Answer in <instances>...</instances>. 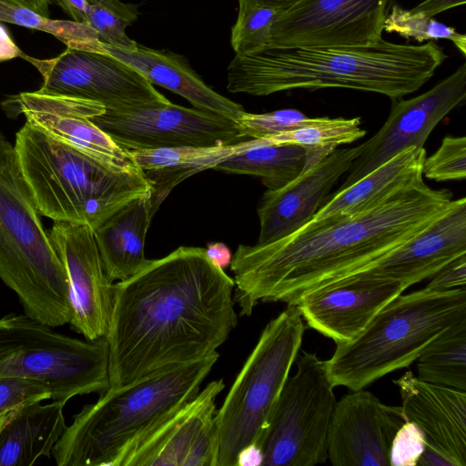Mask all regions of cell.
Listing matches in <instances>:
<instances>
[{
  "instance_id": "cell-1",
  "label": "cell",
  "mask_w": 466,
  "mask_h": 466,
  "mask_svg": "<svg viewBox=\"0 0 466 466\" xmlns=\"http://www.w3.org/2000/svg\"><path fill=\"white\" fill-rule=\"evenodd\" d=\"M234 287L205 248L185 246L115 283L106 335L109 388L216 353L238 324Z\"/></svg>"
},
{
  "instance_id": "cell-2",
  "label": "cell",
  "mask_w": 466,
  "mask_h": 466,
  "mask_svg": "<svg viewBox=\"0 0 466 466\" xmlns=\"http://www.w3.org/2000/svg\"><path fill=\"white\" fill-rule=\"evenodd\" d=\"M452 197L420 175L357 216L267 245L240 244L230 263L239 315H251L259 301L297 305L309 292L358 273L425 229Z\"/></svg>"
},
{
  "instance_id": "cell-3",
  "label": "cell",
  "mask_w": 466,
  "mask_h": 466,
  "mask_svg": "<svg viewBox=\"0 0 466 466\" xmlns=\"http://www.w3.org/2000/svg\"><path fill=\"white\" fill-rule=\"evenodd\" d=\"M446 58L434 41L414 46L381 38L369 46L272 48L236 54L227 69V89L263 96L340 87L393 100L419 90Z\"/></svg>"
},
{
  "instance_id": "cell-4",
  "label": "cell",
  "mask_w": 466,
  "mask_h": 466,
  "mask_svg": "<svg viewBox=\"0 0 466 466\" xmlns=\"http://www.w3.org/2000/svg\"><path fill=\"white\" fill-rule=\"evenodd\" d=\"M219 358L147 376L100 393L75 415L52 450L58 466H117L142 437L191 400Z\"/></svg>"
},
{
  "instance_id": "cell-5",
  "label": "cell",
  "mask_w": 466,
  "mask_h": 466,
  "mask_svg": "<svg viewBox=\"0 0 466 466\" xmlns=\"http://www.w3.org/2000/svg\"><path fill=\"white\" fill-rule=\"evenodd\" d=\"M15 149L40 215L96 228L129 201L151 195L153 182L139 167L107 165L28 124Z\"/></svg>"
},
{
  "instance_id": "cell-6",
  "label": "cell",
  "mask_w": 466,
  "mask_h": 466,
  "mask_svg": "<svg viewBox=\"0 0 466 466\" xmlns=\"http://www.w3.org/2000/svg\"><path fill=\"white\" fill-rule=\"evenodd\" d=\"M0 279L25 314L52 328L69 323L68 277L40 219L15 146L0 131Z\"/></svg>"
},
{
  "instance_id": "cell-7",
  "label": "cell",
  "mask_w": 466,
  "mask_h": 466,
  "mask_svg": "<svg viewBox=\"0 0 466 466\" xmlns=\"http://www.w3.org/2000/svg\"><path fill=\"white\" fill-rule=\"evenodd\" d=\"M466 319V289H422L388 303L351 342L336 346L327 369L334 386L350 390L417 360L427 347Z\"/></svg>"
},
{
  "instance_id": "cell-8",
  "label": "cell",
  "mask_w": 466,
  "mask_h": 466,
  "mask_svg": "<svg viewBox=\"0 0 466 466\" xmlns=\"http://www.w3.org/2000/svg\"><path fill=\"white\" fill-rule=\"evenodd\" d=\"M304 332L297 305H288L263 329L216 412V466H236L238 452L259 441L299 355Z\"/></svg>"
},
{
  "instance_id": "cell-9",
  "label": "cell",
  "mask_w": 466,
  "mask_h": 466,
  "mask_svg": "<svg viewBox=\"0 0 466 466\" xmlns=\"http://www.w3.org/2000/svg\"><path fill=\"white\" fill-rule=\"evenodd\" d=\"M0 377L39 381L53 400L65 404L75 396L102 393L110 387L106 337L82 340L25 313H10L0 319Z\"/></svg>"
},
{
  "instance_id": "cell-10",
  "label": "cell",
  "mask_w": 466,
  "mask_h": 466,
  "mask_svg": "<svg viewBox=\"0 0 466 466\" xmlns=\"http://www.w3.org/2000/svg\"><path fill=\"white\" fill-rule=\"evenodd\" d=\"M326 360L316 353L298 355L269 423L258 441L262 466H315L328 460V431L336 403Z\"/></svg>"
},
{
  "instance_id": "cell-11",
  "label": "cell",
  "mask_w": 466,
  "mask_h": 466,
  "mask_svg": "<svg viewBox=\"0 0 466 466\" xmlns=\"http://www.w3.org/2000/svg\"><path fill=\"white\" fill-rule=\"evenodd\" d=\"M41 74L40 93L92 100L106 112L160 106L170 101L137 70L107 53L66 47L53 58L40 59L23 53Z\"/></svg>"
},
{
  "instance_id": "cell-12",
  "label": "cell",
  "mask_w": 466,
  "mask_h": 466,
  "mask_svg": "<svg viewBox=\"0 0 466 466\" xmlns=\"http://www.w3.org/2000/svg\"><path fill=\"white\" fill-rule=\"evenodd\" d=\"M92 121L126 150L216 147L248 139L231 119L171 102L105 112Z\"/></svg>"
},
{
  "instance_id": "cell-13",
  "label": "cell",
  "mask_w": 466,
  "mask_h": 466,
  "mask_svg": "<svg viewBox=\"0 0 466 466\" xmlns=\"http://www.w3.org/2000/svg\"><path fill=\"white\" fill-rule=\"evenodd\" d=\"M390 1L300 0L279 12L267 49L375 44L382 38Z\"/></svg>"
},
{
  "instance_id": "cell-14",
  "label": "cell",
  "mask_w": 466,
  "mask_h": 466,
  "mask_svg": "<svg viewBox=\"0 0 466 466\" xmlns=\"http://www.w3.org/2000/svg\"><path fill=\"white\" fill-rule=\"evenodd\" d=\"M466 98V64L430 90L410 99H393L380 129L359 145L360 153L348 170L347 187L401 151L424 144L434 127Z\"/></svg>"
},
{
  "instance_id": "cell-15",
  "label": "cell",
  "mask_w": 466,
  "mask_h": 466,
  "mask_svg": "<svg viewBox=\"0 0 466 466\" xmlns=\"http://www.w3.org/2000/svg\"><path fill=\"white\" fill-rule=\"evenodd\" d=\"M224 387L222 379L210 381L136 442L117 466H216V399Z\"/></svg>"
},
{
  "instance_id": "cell-16",
  "label": "cell",
  "mask_w": 466,
  "mask_h": 466,
  "mask_svg": "<svg viewBox=\"0 0 466 466\" xmlns=\"http://www.w3.org/2000/svg\"><path fill=\"white\" fill-rule=\"evenodd\" d=\"M48 233L68 277L71 329L88 340L106 337L114 283L106 272L93 229L87 225L54 221Z\"/></svg>"
},
{
  "instance_id": "cell-17",
  "label": "cell",
  "mask_w": 466,
  "mask_h": 466,
  "mask_svg": "<svg viewBox=\"0 0 466 466\" xmlns=\"http://www.w3.org/2000/svg\"><path fill=\"white\" fill-rule=\"evenodd\" d=\"M401 406L382 403L364 389L336 401L328 431V460L334 466H389L390 449L406 422Z\"/></svg>"
},
{
  "instance_id": "cell-18",
  "label": "cell",
  "mask_w": 466,
  "mask_h": 466,
  "mask_svg": "<svg viewBox=\"0 0 466 466\" xmlns=\"http://www.w3.org/2000/svg\"><path fill=\"white\" fill-rule=\"evenodd\" d=\"M3 107L6 114H24L28 124L107 165L137 167L128 151L93 123L106 112L100 103L35 91L7 99Z\"/></svg>"
},
{
  "instance_id": "cell-19",
  "label": "cell",
  "mask_w": 466,
  "mask_h": 466,
  "mask_svg": "<svg viewBox=\"0 0 466 466\" xmlns=\"http://www.w3.org/2000/svg\"><path fill=\"white\" fill-rule=\"evenodd\" d=\"M407 287L399 281L351 275L303 296L297 307L309 327L336 346L354 340Z\"/></svg>"
},
{
  "instance_id": "cell-20",
  "label": "cell",
  "mask_w": 466,
  "mask_h": 466,
  "mask_svg": "<svg viewBox=\"0 0 466 466\" xmlns=\"http://www.w3.org/2000/svg\"><path fill=\"white\" fill-rule=\"evenodd\" d=\"M360 153L359 145L332 153L277 189H268L258 208L257 245H267L302 228L328 201L331 190Z\"/></svg>"
},
{
  "instance_id": "cell-21",
  "label": "cell",
  "mask_w": 466,
  "mask_h": 466,
  "mask_svg": "<svg viewBox=\"0 0 466 466\" xmlns=\"http://www.w3.org/2000/svg\"><path fill=\"white\" fill-rule=\"evenodd\" d=\"M464 255L466 198L462 197L452 199L444 211L414 238L352 275L399 281L408 289Z\"/></svg>"
},
{
  "instance_id": "cell-22",
  "label": "cell",
  "mask_w": 466,
  "mask_h": 466,
  "mask_svg": "<svg viewBox=\"0 0 466 466\" xmlns=\"http://www.w3.org/2000/svg\"><path fill=\"white\" fill-rule=\"evenodd\" d=\"M407 421L425 434L426 446L451 466H466V391L420 380L411 371L393 380Z\"/></svg>"
},
{
  "instance_id": "cell-23",
  "label": "cell",
  "mask_w": 466,
  "mask_h": 466,
  "mask_svg": "<svg viewBox=\"0 0 466 466\" xmlns=\"http://www.w3.org/2000/svg\"><path fill=\"white\" fill-rule=\"evenodd\" d=\"M107 54L129 66L149 83L164 87L187 99L194 107L237 121L243 106L209 87L192 69L187 58L167 50H158L137 43L133 50L105 44Z\"/></svg>"
},
{
  "instance_id": "cell-24",
  "label": "cell",
  "mask_w": 466,
  "mask_h": 466,
  "mask_svg": "<svg viewBox=\"0 0 466 466\" xmlns=\"http://www.w3.org/2000/svg\"><path fill=\"white\" fill-rule=\"evenodd\" d=\"M425 157L424 147H410L401 151L354 184L331 194L299 229L335 223L377 206L391 193L422 175Z\"/></svg>"
},
{
  "instance_id": "cell-25",
  "label": "cell",
  "mask_w": 466,
  "mask_h": 466,
  "mask_svg": "<svg viewBox=\"0 0 466 466\" xmlns=\"http://www.w3.org/2000/svg\"><path fill=\"white\" fill-rule=\"evenodd\" d=\"M161 203L153 192L135 198L93 229L110 280H126L149 261L145 257V239L152 217Z\"/></svg>"
},
{
  "instance_id": "cell-26",
  "label": "cell",
  "mask_w": 466,
  "mask_h": 466,
  "mask_svg": "<svg viewBox=\"0 0 466 466\" xmlns=\"http://www.w3.org/2000/svg\"><path fill=\"white\" fill-rule=\"evenodd\" d=\"M64 402L35 401L0 417V466H31L52 450L66 429Z\"/></svg>"
},
{
  "instance_id": "cell-27",
  "label": "cell",
  "mask_w": 466,
  "mask_h": 466,
  "mask_svg": "<svg viewBox=\"0 0 466 466\" xmlns=\"http://www.w3.org/2000/svg\"><path fill=\"white\" fill-rule=\"evenodd\" d=\"M256 145L255 139L216 147H177L127 150L133 162L165 196L188 177L213 169L218 163Z\"/></svg>"
},
{
  "instance_id": "cell-28",
  "label": "cell",
  "mask_w": 466,
  "mask_h": 466,
  "mask_svg": "<svg viewBox=\"0 0 466 466\" xmlns=\"http://www.w3.org/2000/svg\"><path fill=\"white\" fill-rule=\"evenodd\" d=\"M256 139V138H254ZM309 151L296 145H256L218 163V171L258 177L268 189L279 188L309 168Z\"/></svg>"
},
{
  "instance_id": "cell-29",
  "label": "cell",
  "mask_w": 466,
  "mask_h": 466,
  "mask_svg": "<svg viewBox=\"0 0 466 466\" xmlns=\"http://www.w3.org/2000/svg\"><path fill=\"white\" fill-rule=\"evenodd\" d=\"M417 360L420 380L466 391V319L441 333Z\"/></svg>"
},
{
  "instance_id": "cell-30",
  "label": "cell",
  "mask_w": 466,
  "mask_h": 466,
  "mask_svg": "<svg viewBox=\"0 0 466 466\" xmlns=\"http://www.w3.org/2000/svg\"><path fill=\"white\" fill-rule=\"evenodd\" d=\"M0 22L51 34L66 44V47L106 53L105 44L89 25L75 21L51 19L8 0H0Z\"/></svg>"
},
{
  "instance_id": "cell-31",
  "label": "cell",
  "mask_w": 466,
  "mask_h": 466,
  "mask_svg": "<svg viewBox=\"0 0 466 466\" xmlns=\"http://www.w3.org/2000/svg\"><path fill=\"white\" fill-rule=\"evenodd\" d=\"M86 25L108 46L133 50L137 43L127 36L126 29L137 20V5L120 0H87Z\"/></svg>"
},
{
  "instance_id": "cell-32",
  "label": "cell",
  "mask_w": 466,
  "mask_h": 466,
  "mask_svg": "<svg viewBox=\"0 0 466 466\" xmlns=\"http://www.w3.org/2000/svg\"><path fill=\"white\" fill-rule=\"evenodd\" d=\"M383 30L396 33L407 39L418 42L434 39L451 41L461 53L466 55V35L458 33L455 28L448 26L432 17H427L410 10H405L398 5H391L384 22Z\"/></svg>"
},
{
  "instance_id": "cell-33",
  "label": "cell",
  "mask_w": 466,
  "mask_h": 466,
  "mask_svg": "<svg viewBox=\"0 0 466 466\" xmlns=\"http://www.w3.org/2000/svg\"><path fill=\"white\" fill-rule=\"evenodd\" d=\"M279 12L271 7L238 3V15L230 35L235 53L248 55L267 49L270 28Z\"/></svg>"
},
{
  "instance_id": "cell-34",
  "label": "cell",
  "mask_w": 466,
  "mask_h": 466,
  "mask_svg": "<svg viewBox=\"0 0 466 466\" xmlns=\"http://www.w3.org/2000/svg\"><path fill=\"white\" fill-rule=\"evenodd\" d=\"M422 175L435 181L462 180L466 177V137H445L439 148L425 157Z\"/></svg>"
},
{
  "instance_id": "cell-35",
  "label": "cell",
  "mask_w": 466,
  "mask_h": 466,
  "mask_svg": "<svg viewBox=\"0 0 466 466\" xmlns=\"http://www.w3.org/2000/svg\"><path fill=\"white\" fill-rule=\"evenodd\" d=\"M314 119L297 109H279L260 114L245 111L236 124L244 137L253 139L293 130Z\"/></svg>"
},
{
  "instance_id": "cell-36",
  "label": "cell",
  "mask_w": 466,
  "mask_h": 466,
  "mask_svg": "<svg viewBox=\"0 0 466 466\" xmlns=\"http://www.w3.org/2000/svg\"><path fill=\"white\" fill-rule=\"evenodd\" d=\"M41 382L19 377H0V417L24 404L51 399Z\"/></svg>"
},
{
  "instance_id": "cell-37",
  "label": "cell",
  "mask_w": 466,
  "mask_h": 466,
  "mask_svg": "<svg viewBox=\"0 0 466 466\" xmlns=\"http://www.w3.org/2000/svg\"><path fill=\"white\" fill-rule=\"evenodd\" d=\"M426 447L421 429L412 421L404 422L397 431L390 449V466H416Z\"/></svg>"
},
{
  "instance_id": "cell-38",
  "label": "cell",
  "mask_w": 466,
  "mask_h": 466,
  "mask_svg": "<svg viewBox=\"0 0 466 466\" xmlns=\"http://www.w3.org/2000/svg\"><path fill=\"white\" fill-rule=\"evenodd\" d=\"M425 287L431 291H447L466 285V255L451 261L435 275Z\"/></svg>"
},
{
  "instance_id": "cell-39",
  "label": "cell",
  "mask_w": 466,
  "mask_h": 466,
  "mask_svg": "<svg viewBox=\"0 0 466 466\" xmlns=\"http://www.w3.org/2000/svg\"><path fill=\"white\" fill-rule=\"evenodd\" d=\"M466 0H425L410 9L411 12L432 17L448 9L464 5Z\"/></svg>"
},
{
  "instance_id": "cell-40",
  "label": "cell",
  "mask_w": 466,
  "mask_h": 466,
  "mask_svg": "<svg viewBox=\"0 0 466 466\" xmlns=\"http://www.w3.org/2000/svg\"><path fill=\"white\" fill-rule=\"evenodd\" d=\"M75 22L86 25L87 0H55Z\"/></svg>"
},
{
  "instance_id": "cell-41",
  "label": "cell",
  "mask_w": 466,
  "mask_h": 466,
  "mask_svg": "<svg viewBox=\"0 0 466 466\" xmlns=\"http://www.w3.org/2000/svg\"><path fill=\"white\" fill-rule=\"evenodd\" d=\"M205 249L208 258L220 268L224 269L230 265L232 255L230 249L224 243H209Z\"/></svg>"
},
{
  "instance_id": "cell-42",
  "label": "cell",
  "mask_w": 466,
  "mask_h": 466,
  "mask_svg": "<svg viewBox=\"0 0 466 466\" xmlns=\"http://www.w3.org/2000/svg\"><path fill=\"white\" fill-rule=\"evenodd\" d=\"M263 460L262 450L258 444L252 443L238 452L236 466H262Z\"/></svg>"
},
{
  "instance_id": "cell-43",
  "label": "cell",
  "mask_w": 466,
  "mask_h": 466,
  "mask_svg": "<svg viewBox=\"0 0 466 466\" xmlns=\"http://www.w3.org/2000/svg\"><path fill=\"white\" fill-rule=\"evenodd\" d=\"M22 54L7 29L0 23V62L20 57Z\"/></svg>"
},
{
  "instance_id": "cell-44",
  "label": "cell",
  "mask_w": 466,
  "mask_h": 466,
  "mask_svg": "<svg viewBox=\"0 0 466 466\" xmlns=\"http://www.w3.org/2000/svg\"><path fill=\"white\" fill-rule=\"evenodd\" d=\"M417 465L451 466V463L450 462V461L448 459H446L443 455H441L438 451L426 446Z\"/></svg>"
},
{
  "instance_id": "cell-45",
  "label": "cell",
  "mask_w": 466,
  "mask_h": 466,
  "mask_svg": "<svg viewBox=\"0 0 466 466\" xmlns=\"http://www.w3.org/2000/svg\"><path fill=\"white\" fill-rule=\"evenodd\" d=\"M20 6L26 7L43 16L49 17L50 0H8Z\"/></svg>"
},
{
  "instance_id": "cell-46",
  "label": "cell",
  "mask_w": 466,
  "mask_h": 466,
  "mask_svg": "<svg viewBox=\"0 0 466 466\" xmlns=\"http://www.w3.org/2000/svg\"><path fill=\"white\" fill-rule=\"evenodd\" d=\"M238 3L253 4L271 7L279 11H285L300 0H238Z\"/></svg>"
}]
</instances>
